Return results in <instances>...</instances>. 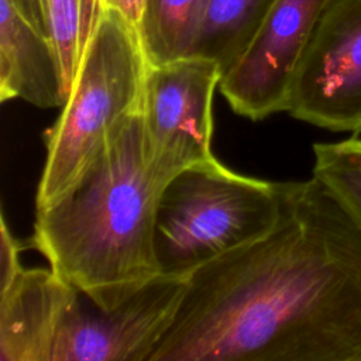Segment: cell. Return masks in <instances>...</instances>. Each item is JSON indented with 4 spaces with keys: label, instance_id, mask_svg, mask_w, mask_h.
<instances>
[{
    "label": "cell",
    "instance_id": "obj_1",
    "mask_svg": "<svg viewBox=\"0 0 361 361\" xmlns=\"http://www.w3.org/2000/svg\"><path fill=\"white\" fill-rule=\"evenodd\" d=\"M262 238L196 269L148 361H361V227L314 176Z\"/></svg>",
    "mask_w": 361,
    "mask_h": 361
},
{
    "label": "cell",
    "instance_id": "obj_2",
    "mask_svg": "<svg viewBox=\"0 0 361 361\" xmlns=\"http://www.w3.org/2000/svg\"><path fill=\"white\" fill-rule=\"evenodd\" d=\"M161 190L147 161L140 110L117 127L68 193L37 209L30 245L86 299L113 309L161 274Z\"/></svg>",
    "mask_w": 361,
    "mask_h": 361
},
{
    "label": "cell",
    "instance_id": "obj_3",
    "mask_svg": "<svg viewBox=\"0 0 361 361\" xmlns=\"http://www.w3.org/2000/svg\"><path fill=\"white\" fill-rule=\"evenodd\" d=\"M148 69L137 27L120 13L104 10L62 111L45 133L47 158L35 209L68 193L117 127L141 110Z\"/></svg>",
    "mask_w": 361,
    "mask_h": 361
},
{
    "label": "cell",
    "instance_id": "obj_4",
    "mask_svg": "<svg viewBox=\"0 0 361 361\" xmlns=\"http://www.w3.org/2000/svg\"><path fill=\"white\" fill-rule=\"evenodd\" d=\"M281 213L279 182L240 175L216 158L175 175L155 213L161 274L189 278L196 269L262 238Z\"/></svg>",
    "mask_w": 361,
    "mask_h": 361
},
{
    "label": "cell",
    "instance_id": "obj_5",
    "mask_svg": "<svg viewBox=\"0 0 361 361\" xmlns=\"http://www.w3.org/2000/svg\"><path fill=\"white\" fill-rule=\"evenodd\" d=\"M220 79L219 65L200 56L149 65L141 118L147 161L161 188L183 169L214 158L212 106Z\"/></svg>",
    "mask_w": 361,
    "mask_h": 361
},
{
    "label": "cell",
    "instance_id": "obj_6",
    "mask_svg": "<svg viewBox=\"0 0 361 361\" xmlns=\"http://www.w3.org/2000/svg\"><path fill=\"white\" fill-rule=\"evenodd\" d=\"M286 113L312 126L361 133V0H331L298 63Z\"/></svg>",
    "mask_w": 361,
    "mask_h": 361
},
{
    "label": "cell",
    "instance_id": "obj_7",
    "mask_svg": "<svg viewBox=\"0 0 361 361\" xmlns=\"http://www.w3.org/2000/svg\"><path fill=\"white\" fill-rule=\"evenodd\" d=\"M186 276L159 274L113 309H100L83 295L68 312L51 361H148L171 327L183 299Z\"/></svg>",
    "mask_w": 361,
    "mask_h": 361
},
{
    "label": "cell",
    "instance_id": "obj_8",
    "mask_svg": "<svg viewBox=\"0 0 361 361\" xmlns=\"http://www.w3.org/2000/svg\"><path fill=\"white\" fill-rule=\"evenodd\" d=\"M330 1H274L247 49L219 83L237 114L258 121L286 111L298 63Z\"/></svg>",
    "mask_w": 361,
    "mask_h": 361
},
{
    "label": "cell",
    "instance_id": "obj_9",
    "mask_svg": "<svg viewBox=\"0 0 361 361\" xmlns=\"http://www.w3.org/2000/svg\"><path fill=\"white\" fill-rule=\"evenodd\" d=\"M79 292L51 268H23L0 289V361H51Z\"/></svg>",
    "mask_w": 361,
    "mask_h": 361
},
{
    "label": "cell",
    "instance_id": "obj_10",
    "mask_svg": "<svg viewBox=\"0 0 361 361\" xmlns=\"http://www.w3.org/2000/svg\"><path fill=\"white\" fill-rule=\"evenodd\" d=\"M62 66L52 41L0 0V100L21 99L42 109L68 99Z\"/></svg>",
    "mask_w": 361,
    "mask_h": 361
},
{
    "label": "cell",
    "instance_id": "obj_11",
    "mask_svg": "<svg viewBox=\"0 0 361 361\" xmlns=\"http://www.w3.org/2000/svg\"><path fill=\"white\" fill-rule=\"evenodd\" d=\"M275 0H207L190 56L210 59L221 76L247 49Z\"/></svg>",
    "mask_w": 361,
    "mask_h": 361
},
{
    "label": "cell",
    "instance_id": "obj_12",
    "mask_svg": "<svg viewBox=\"0 0 361 361\" xmlns=\"http://www.w3.org/2000/svg\"><path fill=\"white\" fill-rule=\"evenodd\" d=\"M207 0H145L140 39L149 65L190 56Z\"/></svg>",
    "mask_w": 361,
    "mask_h": 361
},
{
    "label": "cell",
    "instance_id": "obj_13",
    "mask_svg": "<svg viewBox=\"0 0 361 361\" xmlns=\"http://www.w3.org/2000/svg\"><path fill=\"white\" fill-rule=\"evenodd\" d=\"M103 11L102 0H47L49 38L58 54L68 92Z\"/></svg>",
    "mask_w": 361,
    "mask_h": 361
},
{
    "label": "cell",
    "instance_id": "obj_14",
    "mask_svg": "<svg viewBox=\"0 0 361 361\" xmlns=\"http://www.w3.org/2000/svg\"><path fill=\"white\" fill-rule=\"evenodd\" d=\"M312 176L319 179L361 227V138L313 144Z\"/></svg>",
    "mask_w": 361,
    "mask_h": 361
},
{
    "label": "cell",
    "instance_id": "obj_15",
    "mask_svg": "<svg viewBox=\"0 0 361 361\" xmlns=\"http://www.w3.org/2000/svg\"><path fill=\"white\" fill-rule=\"evenodd\" d=\"M0 230V289H4L24 268L20 261V254L24 248L23 243L14 237L7 226L4 213H1Z\"/></svg>",
    "mask_w": 361,
    "mask_h": 361
},
{
    "label": "cell",
    "instance_id": "obj_16",
    "mask_svg": "<svg viewBox=\"0 0 361 361\" xmlns=\"http://www.w3.org/2000/svg\"><path fill=\"white\" fill-rule=\"evenodd\" d=\"M20 17L35 31L49 38L47 0H7ZM51 39V38H49Z\"/></svg>",
    "mask_w": 361,
    "mask_h": 361
},
{
    "label": "cell",
    "instance_id": "obj_17",
    "mask_svg": "<svg viewBox=\"0 0 361 361\" xmlns=\"http://www.w3.org/2000/svg\"><path fill=\"white\" fill-rule=\"evenodd\" d=\"M104 10H114L120 13L128 23L137 27L141 23L145 0H102Z\"/></svg>",
    "mask_w": 361,
    "mask_h": 361
}]
</instances>
